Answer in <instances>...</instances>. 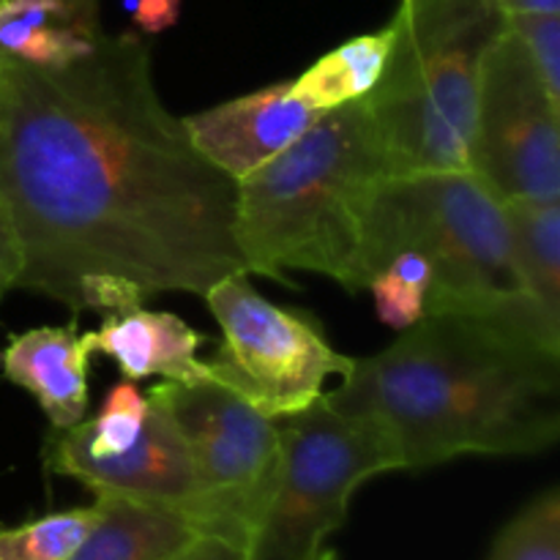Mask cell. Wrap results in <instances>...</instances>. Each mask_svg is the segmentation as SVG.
Returning <instances> with one entry per match:
<instances>
[{
  "label": "cell",
  "instance_id": "obj_1",
  "mask_svg": "<svg viewBox=\"0 0 560 560\" xmlns=\"http://www.w3.org/2000/svg\"><path fill=\"white\" fill-rule=\"evenodd\" d=\"M0 200L22 244L16 288L74 312L249 273L238 180L164 107L142 38L102 31L58 69L0 52Z\"/></svg>",
  "mask_w": 560,
  "mask_h": 560
},
{
  "label": "cell",
  "instance_id": "obj_2",
  "mask_svg": "<svg viewBox=\"0 0 560 560\" xmlns=\"http://www.w3.org/2000/svg\"><path fill=\"white\" fill-rule=\"evenodd\" d=\"M328 405L392 427L402 470L457 457H523L560 438V353L474 315H424L397 342L353 359Z\"/></svg>",
  "mask_w": 560,
  "mask_h": 560
},
{
  "label": "cell",
  "instance_id": "obj_3",
  "mask_svg": "<svg viewBox=\"0 0 560 560\" xmlns=\"http://www.w3.org/2000/svg\"><path fill=\"white\" fill-rule=\"evenodd\" d=\"M388 164L364 98L323 113L282 153L238 180L235 230L249 277L312 271L355 293L370 202Z\"/></svg>",
  "mask_w": 560,
  "mask_h": 560
},
{
  "label": "cell",
  "instance_id": "obj_4",
  "mask_svg": "<svg viewBox=\"0 0 560 560\" xmlns=\"http://www.w3.org/2000/svg\"><path fill=\"white\" fill-rule=\"evenodd\" d=\"M399 252L432 266L427 315L485 317L560 353V326L525 293L506 208L470 170L388 175L375 189L361 233L355 293Z\"/></svg>",
  "mask_w": 560,
  "mask_h": 560
},
{
  "label": "cell",
  "instance_id": "obj_5",
  "mask_svg": "<svg viewBox=\"0 0 560 560\" xmlns=\"http://www.w3.org/2000/svg\"><path fill=\"white\" fill-rule=\"evenodd\" d=\"M394 47L370 96L388 173L468 170L481 60L506 16L495 0H399Z\"/></svg>",
  "mask_w": 560,
  "mask_h": 560
},
{
  "label": "cell",
  "instance_id": "obj_6",
  "mask_svg": "<svg viewBox=\"0 0 560 560\" xmlns=\"http://www.w3.org/2000/svg\"><path fill=\"white\" fill-rule=\"evenodd\" d=\"M277 424V479L249 539V560H312L345 525L355 490L402 470V454L386 421L337 410L326 397Z\"/></svg>",
  "mask_w": 560,
  "mask_h": 560
},
{
  "label": "cell",
  "instance_id": "obj_7",
  "mask_svg": "<svg viewBox=\"0 0 560 560\" xmlns=\"http://www.w3.org/2000/svg\"><path fill=\"white\" fill-rule=\"evenodd\" d=\"M202 299L222 328L208 375L268 419L301 413L326 394L328 377L353 370L312 317L262 299L249 273L222 279Z\"/></svg>",
  "mask_w": 560,
  "mask_h": 560
},
{
  "label": "cell",
  "instance_id": "obj_8",
  "mask_svg": "<svg viewBox=\"0 0 560 560\" xmlns=\"http://www.w3.org/2000/svg\"><path fill=\"white\" fill-rule=\"evenodd\" d=\"M178 427L202 498V534L249 547L271 498L279 424L213 381H162L148 392Z\"/></svg>",
  "mask_w": 560,
  "mask_h": 560
},
{
  "label": "cell",
  "instance_id": "obj_9",
  "mask_svg": "<svg viewBox=\"0 0 560 560\" xmlns=\"http://www.w3.org/2000/svg\"><path fill=\"white\" fill-rule=\"evenodd\" d=\"M468 170L498 200H560V107L503 25L481 60Z\"/></svg>",
  "mask_w": 560,
  "mask_h": 560
},
{
  "label": "cell",
  "instance_id": "obj_10",
  "mask_svg": "<svg viewBox=\"0 0 560 560\" xmlns=\"http://www.w3.org/2000/svg\"><path fill=\"white\" fill-rule=\"evenodd\" d=\"M47 470L80 481L93 495L135 498L175 509L202 530V498L189 448L167 410L153 397H148L140 438L126 452L107 459H60Z\"/></svg>",
  "mask_w": 560,
  "mask_h": 560
},
{
  "label": "cell",
  "instance_id": "obj_11",
  "mask_svg": "<svg viewBox=\"0 0 560 560\" xmlns=\"http://www.w3.org/2000/svg\"><path fill=\"white\" fill-rule=\"evenodd\" d=\"M320 115L295 96L288 80L189 115L184 126L208 162L241 180L299 140Z\"/></svg>",
  "mask_w": 560,
  "mask_h": 560
},
{
  "label": "cell",
  "instance_id": "obj_12",
  "mask_svg": "<svg viewBox=\"0 0 560 560\" xmlns=\"http://www.w3.org/2000/svg\"><path fill=\"white\" fill-rule=\"evenodd\" d=\"M88 353H104L118 364L126 381L164 377L173 383L211 381L200 361V331L173 312H153L142 304L120 306L104 315L102 328L82 334Z\"/></svg>",
  "mask_w": 560,
  "mask_h": 560
},
{
  "label": "cell",
  "instance_id": "obj_13",
  "mask_svg": "<svg viewBox=\"0 0 560 560\" xmlns=\"http://www.w3.org/2000/svg\"><path fill=\"white\" fill-rule=\"evenodd\" d=\"M88 353L85 339L69 326H44L20 334L0 353L5 381L25 388L42 405L55 430H69L88 410Z\"/></svg>",
  "mask_w": 560,
  "mask_h": 560
},
{
  "label": "cell",
  "instance_id": "obj_14",
  "mask_svg": "<svg viewBox=\"0 0 560 560\" xmlns=\"http://www.w3.org/2000/svg\"><path fill=\"white\" fill-rule=\"evenodd\" d=\"M98 517L66 560H170L202 534L186 514L159 503L96 495Z\"/></svg>",
  "mask_w": 560,
  "mask_h": 560
},
{
  "label": "cell",
  "instance_id": "obj_15",
  "mask_svg": "<svg viewBox=\"0 0 560 560\" xmlns=\"http://www.w3.org/2000/svg\"><path fill=\"white\" fill-rule=\"evenodd\" d=\"M392 47L394 25L388 22L381 31L339 44L337 49L315 60L299 80H290V85H293L295 96L315 107L317 113L359 102V98L370 96L381 82Z\"/></svg>",
  "mask_w": 560,
  "mask_h": 560
},
{
  "label": "cell",
  "instance_id": "obj_16",
  "mask_svg": "<svg viewBox=\"0 0 560 560\" xmlns=\"http://www.w3.org/2000/svg\"><path fill=\"white\" fill-rule=\"evenodd\" d=\"M503 208L525 293L560 326V200H506Z\"/></svg>",
  "mask_w": 560,
  "mask_h": 560
},
{
  "label": "cell",
  "instance_id": "obj_17",
  "mask_svg": "<svg viewBox=\"0 0 560 560\" xmlns=\"http://www.w3.org/2000/svg\"><path fill=\"white\" fill-rule=\"evenodd\" d=\"M93 38L77 31L55 0L0 3V52L38 69H58L85 55Z\"/></svg>",
  "mask_w": 560,
  "mask_h": 560
},
{
  "label": "cell",
  "instance_id": "obj_18",
  "mask_svg": "<svg viewBox=\"0 0 560 560\" xmlns=\"http://www.w3.org/2000/svg\"><path fill=\"white\" fill-rule=\"evenodd\" d=\"M98 517L91 506L55 512L16 528L0 530V560H66L80 547Z\"/></svg>",
  "mask_w": 560,
  "mask_h": 560
},
{
  "label": "cell",
  "instance_id": "obj_19",
  "mask_svg": "<svg viewBox=\"0 0 560 560\" xmlns=\"http://www.w3.org/2000/svg\"><path fill=\"white\" fill-rule=\"evenodd\" d=\"M432 284V266L419 252H399L372 277L375 310L386 326L405 331L427 315V295Z\"/></svg>",
  "mask_w": 560,
  "mask_h": 560
},
{
  "label": "cell",
  "instance_id": "obj_20",
  "mask_svg": "<svg viewBox=\"0 0 560 560\" xmlns=\"http://www.w3.org/2000/svg\"><path fill=\"white\" fill-rule=\"evenodd\" d=\"M487 560H560V492H541L520 514H514Z\"/></svg>",
  "mask_w": 560,
  "mask_h": 560
},
{
  "label": "cell",
  "instance_id": "obj_21",
  "mask_svg": "<svg viewBox=\"0 0 560 560\" xmlns=\"http://www.w3.org/2000/svg\"><path fill=\"white\" fill-rule=\"evenodd\" d=\"M539 74L550 102L560 107V14H503Z\"/></svg>",
  "mask_w": 560,
  "mask_h": 560
},
{
  "label": "cell",
  "instance_id": "obj_22",
  "mask_svg": "<svg viewBox=\"0 0 560 560\" xmlns=\"http://www.w3.org/2000/svg\"><path fill=\"white\" fill-rule=\"evenodd\" d=\"M22 273V244L16 235L11 213L5 202L0 200V301L11 288L20 284Z\"/></svg>",
  "mask_w": 560,
  "mask_h": 560
},
{
  "label": "cell",
  "instance_id": "obj_23",
  "mask_svg": "<svg viewBox=\"0 0 560 560\" xmlns=\"http://www.w3.org/2000/svg\"><path fill=\"white\" fill-rule=\"evenodd\" d=\"M124 9L137 31L162 33L180 16V0H124Z\"/></svg>",
  "mask_w": 560,
  "mask_h": 560
},
{
  "label": "cell",
  "instance_id": "obj_24",
  "mask_svg": "<svg viewBox=\"0 0 560 560\" xmlns=\"http://www.w3.org/2000/svg\"><path fill=\"white\" fill-rule=\"evenodd\" d=\"M170 560H249V547L222 534H200Z\"/></svg>",
  "mask_w": 560,
  "mask_h": 560
},
{
  "label": "cell",
  "instance_id": "obj_25",
  "mask_svg": "<svg viewBox=\"0 0 560 560\" xmlns=\"http://www.w3.org/2000/svg\"><path fill=\"white\" fill-rule=\"evenodd\" d=\"M55 3L63 9V14L69 16V22L77 31H82L85 36H98L102 33V25H98V3L102 0H55Z\"/></svg>",
  "mask_w": 560,
  "mask_h": 560
},
{
  "label": "cell",
  "instance_id": "obj_26",
  "mask_svg": "<svg viewBox=\"0 0 560 560\" xmlns=\"http://www.w3.org/2000/svg\"><path fill=\"white\" fill-rule=\"evenodd\" d=\"M503 14H560V0H495Z\"/></svg>",
  "mask_w": 560,
  "mask_h": 560
},
{
  "label": "cell",
  "instance_id": "obj_27",
  "mask_svg": "<svg viewBox=\"0 0 560 560\" xmlns=\"http://www.w3.org/2000/svg\"><path fill=\"white\" fill-rule=\"evenodd\" d=\"M312 560H339V558H337V552H334V550H326V547H323V550L317 552V556L312 558Z\"/></svg>",
  "mask_w": 560,
  "mask_h": 560
},
{
  "label": "cell",
  "instance_id": "obj_28",
  "mask_svg": "<svg viewBox=\"0 0 560 560\" xmlns=\"http://www.w3.org/2000/svg\"><path fill=\"white\" fill-rule=\"evenodd\" d=\"M0 3H5V0H0Z\"/></svg>",
  "mask_w": 560,
  "mask_h": 560
}]
</instances>
